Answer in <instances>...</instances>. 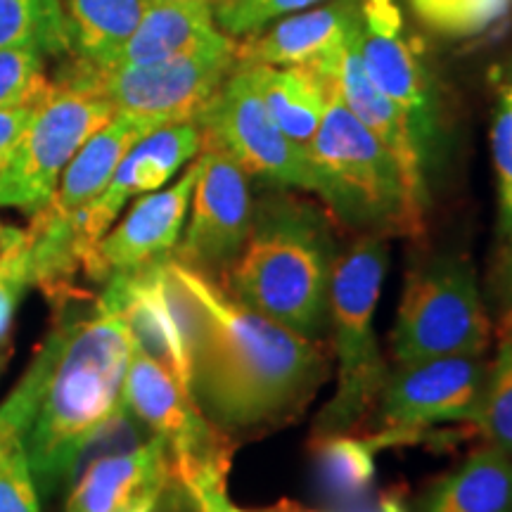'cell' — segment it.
<instances>
[{
	"label": "cell",
	"mask_w": 512,
	"mask_h": 512,
	"mask_svg": "<svg viewBox=\"0 0 512 512\" xmlns=\"http://www.w3.org/2000/svg\"><path fill=\"white\" fill-rule=\"evenodd\" d=\"M192 330V399L230 439L302 415L330 375V354L261 316L223 283L169 256Z\"/></svg>",
	"instance_id": "obj_1"
},
{
	"label": "cell",
	"mask_w": 512,
	"mask_h": 512,
	"mask_svg": "<svg viewBox=\"0 0 512 512\" xmlns=\"http://www.w3.org/2000/svg\"><path fill=\"white\" fill-rule=\"evenodd\" d=\"M86 302V299H83ZM62 311L48 335L50 368L24 448L34 479L50 494L74 475L88 444L124 415V384L133 354L126 318L105 299Z\"/></svg>",
	"instance_id": "obj_2"
},
{
	"label": "cell",
	"mask_w": 512,
	"mask_h": 512,
	"mask_svg": "<svg viewBox=\"0 0 512 512\" xmlns=\"http://www.w3.org/2000/svg\"><path fill=\"white\" fill-rule=\"evenodd\" d=\"M335 235L316 209L275 192L254 207L245 249L221 280L261 316L320 342L330 323Z\"/></svg>",
	"instance_id": "obj_3"
},
{
	"label": "cell",
	"mask_w": 512,
	"mask_h": 512,
	"mask_svg": "<svg viewBox=\"0 0 512 512\" xmlns=\"http://www.w3.org/2000/svg\"><path fill=\"white\" fill-rule=\"evenodd\" d=\"M316 195L344 226L361 235H420L425 214L415 207L392 152L358 121L337 91L306 147Z\"/></svg>",
	"instance_id": "obj_4"
},
{
	"label": "cell",
	"mask_w": 512,
	"mask_h": 512,
	"mask_svg": "<svg viewBox=\"0 0 512 512\" xmlns=\"http://www.w3.org/2000/svg\"><path fill=\"white\" fill-rule=\"evenodd\" d=\"M389 245L382 235H358L339 252L330 285V330L335 351L337 387L318 413L313 437L354 432L373 411L389 370L375 332V313Z\"/></svg>",
	"instance_id": "obj_5"
},
{
	"label": "cell",
	"mask_w": 512,
	"mask_h": 512,
	"mask_svg": "<svg viewBox=\"0 0 512 512\" xmlns=\"http://www.w3.org/2000/svg\"><path fill=\"white\" fill-rule=\"evenodd\" d=\"M124 411L164 441L171 482L195 512H219L228 503L233 439L211 422L181 382L133 347L124 384Z\"/></svg>",
	"instance_id": "obj_6"
},
{
	"label": "cell",
	"mask_w": 512,
	"mask_h": 512,
	"mask_svg": "<svg viewBox=\"0 0 512 512\" xmlns=\"http://www.w3.org/2000/svg\"><path fill=\"white\" fill-rule=\"evenodd\" d=\"M489 342L491 323L465 254H437L408 268L392 330L396 366L437 356H484Z\"/></svg>",
	"instance_id": "obj_7"
},
{
	"label": "cell",
	"mask_w": 512,
	"mask_h": 512,
	"mask_svg": "<svg viewBox=\"0 0 512 512\" xmlns=\"http://www.w3.org/2000/svg\"><path fill=\"white\" fill-rule=\"evenodd\" d=\"M235 46L238 43L226 36L219 43L171 60L112 69L93 67L74 57L55 83L102 95L121 114L150 119L159 126L181 124L195 121L233 72Z\"/></svg>",
	"instance_id": "obj_8"
},
{
	"label": "cell",
	"mask_w": 512,
	"mask_h": 512,
	"mask_svg": "<svg viewBox=\"0 0 512 512\" xmlns=\"http://www.w3.org/2000/svg\"><path fill=\"white\" fill-rule=\"evenodd\" d=\"M114 114L102 95L55 83L31 114L12 166L0 178V207L22 209L27 216L46 207L67 164Z\"/></svg>",
	"instance_id": "obj_9"
},
{
	"label": "cell",
	"mask_w": 512,
	"mask_h": 512,
	"mask_svg": "<svg viewBox=\"0 0 512 512\" xmlns=\"http://www.w3.org/2000/svg\"><path fill=\"white\" fill-rule=\"evenodd\" d=\"M486 370L484 356H437L389 370L377 399V448L418 439L437 422L477 425Z\"/></svg>",
	"instance_id": "obj_10"
},
{
	"label": "cell",
	"mask_w": 512,
	"mask_h": 512,
	"mask_svg": "<svg viewBox=\"0 0 512 512\" xmlns=\"http://www.w3.org/2000/svg\"><path fill=\"white\" fill-rule=\"evenodd\" d=\"M195 121L202 143L226 152L247 176L278 188L316 192L306 150L275 126L245 64H235Z\"/></svg>",
	"instance_id": "obj_11"
},
{
	"label": "cell",
	"mask_w": 512,
	"mask_h": 512,
	"mask_svg": "<svg viewBox=\"0 0 512 512\" xmlns=\"http://www.w3.org/2000/svg\"><path fill=\"white\" fill-rule=\"evenodd\" d=\"M247 178L226 152L202 143L190 223L171 254L176 261L219 283L226 278L252 230L254 200Z\"/></svg>",
	"instance_id": "obj_12"
},
{
	"label": "cell",
	"mask_w": 512,
	"mask_h": 512,
	"mask_svg": "<svg viewBox=\"0 0 512 512\" xmlns=\"http://www.w3.org/2000/svg\"><path fill=\"white\" fill-rule=\"evenodd\" d=\"M358 53L375 86L411 121L425 169H430L441 143L439 100L418 43L406 36L396 0H361Z\"/></svg>",
	"instance_id": "obj_13"
},
{
	"label": "cell",
	"mask_w": 512,
	"mask_h": 512,
	"mask_svg": "<svg viewBox=\"0 0 512 512\" xmlns=\"http://www.w3.org/2000/svg\"><path fill=\"white\" fill-rule=\"evenodd\" d=\"M100 299L121 311L133 347L169 370L192 394V330L181 287L169 271V259L133 273L112 275Z\"/></svg>",
	"instance_id": "obj_14"
},
{
	"label": "cell",
	"mask_w": 512,
	"mask_h": 512,
	"mask_svg": "<svg viewBox=\"0 0 512 512\" xmlns=\"http://www.w3.org/2000/svg\"><path fill=\"white\" fill-rule=\"evenodd\" d=\"M202 150V128L197 121H181L157 128L140 138L121 164L114 171L110 185L102 195L81 209L69 221L74 228L76 242L83 254V261L93 252L102 235L117 221L121 209L133 197H143L147 192L162 190L183 166H188Z\"/></svg>",
	"instance_id": "obj_15"
},
{
	"label": "cell",
	"mask_w": 512,
	"mask_h": 512,
	"mask_svg": "<svg viewBox=\"0 0 512 512\" xmlns=\"http://www.w3.org/2000/svg\"><path fill=\"white\" fill-rule=\"evenodd\" d=\"M195 183L197 157L169 188L138 197L124 221L107 230L83 261V275L105 285L112 275L133 273L169 259L183 235Z\"/></svg>",
	"instance_id": "obj_16"
},
{
	"label": "cell",
	"mask_w": 512,
	"mask_h": 512,
	"mask_svg": "<svg viewBox=\"0 0 512 512\" xmlns=\"http://www.w3.org/2000/svg\"><path fill=\"white\" fill-rule=\"evenodd\" d=\"M361 22V0H332L294 12L235 46V64L313 67L335 74L339 55Z\"/></svg>",
	"instance_id": "obj_17"
},
{
	"label": "cell",
	"mask_w": 512,
	"mask_h": 512,
	"mask_svg": "<svg viewBox=\"0 0 512 512\" xmlns=\"http://www.w3.org/2000/svg\"><path fill=\"white\" fill-rule=\"evenodd\" d=\"M171 482L164 441H150L86 467L64 512H155Z\"/></svg>",
	"instance_id": "obj_18"
},
{
	"label": "cell",
	"mask_w": 512,
	"mask_h": 512,
	"mask_svg": "<svg viewBox=\"0 0 512 512\" xmlns=\"http://www.w3.org/2000/svg\"><path fill=\"white\" fill-rule=\"evenodd\" d=\"M358 27H361V22H358ZM358 27L339 55L335 91L351 114L392 152L401 169L408 195H411L415 207L425 214L430 195H427V169L420 145L415 140L411 121L401 107L375 86L366 67H363L361 53H358Z\"/></svg>",
	"instance_id": "obj_19"
},
{
	"label": "cell",
	"mask_w": 512,
	"mask_h": 512,
	"mask_svg": "<svg viewBox=\"0 0 512 512\" xmlns=\"http://www.w3.org/2000/svg\"><path fill=\"white\" fill-rule=\"evenodd\" d=\"M157 128L162 126L150 119L121 112L114 114L98 133H93L83 143L72 162L67 164V169L62 171L53 197L31 219L48 223L72 221L81 209H86L110 185L114 171L126 157V152Z\"/></svg>",
	"instance_id": "obj_20"
},
{
	"label": "cell",
	"mask_w": 512,
	"mask_h": 512,
	"mask_svg": "<svg viewBox=\"0 0 512 512\" xmlns=\"http://www.w3.org/2000/svg\"><path fill=\"white\" fill-rule=\"evenodd\" d=\"M223 38H226V34L214 22V5H147L138 29L133 31V36L124 43L119 55L114 57L112 67L164 62L171 60V57L195 53V50L207 48L211 43H219Z\"/></svg>",
	"instance_id": "obj_21"
},
{
	"label": "cell",
	"mask_w": 512,
	"mask_h": 512,
	"mask_svg": "<svg viewBox=\"0 0 512 512\" xmlns=\"http://www.w3.org/2000/svg\"><path fill=\"white\" fill-rule=\"evenodd\" d=\"M245 67L252 74L256 91L275 126L294 145L306 150L335 93V74L325 76L313 67H268V64H245Z\"/></svg>",
	"instance_id": "obj_22"
},
{
	"label": "cell",
	"mask_w": 512,
	"mask_h": 512,
	"mask_svg": "<svg viewBox=\"0 0 512 512\" xmlns=\"http://www.w3.org/2000/svg\"><path fill=\"white\" fill-rule=\"evenodd\" d=\"M418 512H512V456L484 444L427 491Z\"/></svg>",
	"instance_id": "obj_23"
},
{
	"label": "cell",
	"mask_w": 512,
	"mask_h": 512,
	"mask_svg": "<svg viewBox=\"0 0 512 512\" xmlns=\"http://www.w3.org/2000/svg\"><path fill=\"white\" fill-rule=\"evenodd\" d=\"M147 0H67L69 43L76 60L112 67L114 57L138 29Z\"/></svg>",
	"instance_id": "obj_24"
},
{
	"label": "cell",
	"mask_w": 512,
	"mask_h": 512,
	"mask_svg": "<svg viewBox=\"0 0 512 512\" xmlns=\"http://www.w3.org/2000/svg\"><path fill=\"white\" fill-rule=\"evenodd\" d=\"M36 48L43 55L72 53L60 0H0V50Z\"/></svg>",
	"instance_id": "obj_25"
},
{
	"label": "cell",
	"mask_w": 512,
	"mask_h": 512,
	"mask_svg": "<svg viewBox=\"0 0 512 512\" xmlns=\"http://www.w3.org/2000/svg\"><path fill=\"white\" fill-rule=\"evenodd\" d=\"M477 430L486 444L512 456V311H505L494 363L486 370Z\"/></svg>",
	"instance_id": "obj_26"
},
{
	"label": "cell",
	"mask_w": 512,
	"mask_h": 512,
	"mask_svg": "<svg viewBox=\"0 0 512 512\" xmlns=\"http://www.w3.org/2000/svg\"><path fill=\"white\" fill-rule=\"evenodd\" d=\"M316 456L325 482L339 496H358L375 477V453L380 451L373 437H354V432L313 437Z\"/></svg>",
	"instance_id": "obj_27"
},
{
	"label": "cell",
	"mask_w": 512,
	"mask_h": 512,
	"mask_svg": "<svg viewBox=\"0 0 512 512\" xmlns=\"http://www.w3.org/2000/svg\"><path fill=\"white\" fill-rule=\"evenodd\" d=\"M413 15L434 34L475 38L510 15L512 0H408Z\"/></svg>",
	"instance_id": "obj_28"
},
{
	"label": "cell",
	"mask_w": 512,
	"mask_h": 512,
	"mask_svg": "<svg viewBox=\"0 0 512 512\" xmlns=\"http://www.w3.org/2000/svg\"><path fill=\"white\" fill-rule=\"evenodd\" d=\"M55 83L46 74V55L36 48L0 50V110L38 107Z\"/></svg>",
	"instance_id": "obj_29"
},
{
	"label": "cell",
	"mask_w": 512,
	"mask_h": 512,
	"mask_svg": "<svg viewBox=\"0 0 512 512\" xmlns=\"http://www.w3.org/2000/svg\"><path fill=\"white\" fill-rule=\"evenodd\" d=\"M491 159L498 188V245H512V79L503 81L491 117Z\"/></svg>",
	"instance_id": "obj_30"
},
{
	"label": "cell",
	"mask_w": 512,
	"mask_h": 512,
	"mask_svg": "<svg viewBox=\"0 0 512 512\" xmlns=\"http://www.w3.org/2000/svg\"><path fill=\"white\" fill-rule=\"evenodd\" d=\"M50 368V342L41 344V349L36 351L34 361L27 368V373L22 375V380L12 394L5 399L0 406V453L8 448L12 441L24 439L29 432L31 420H34L38 401H41L43 384H46V375Z\"/></svg>",
	"instance_id": "obj_31"
},
{
	"label": "cell",
	"mask_w": 512,
	"mask_h": 512,
	"mask_svg": "<svg viewBox=\"0 0 512 512\" xmlns=\"http://www.w3.org/2000/svg\"><path fill=\"white\" fill-rule=\"evenodd\" d=\"M325 0H219L214 22L230 38H245L294 12H302Z\"/></svg>",
	"instance_id": "obj_32"
},
{
	"label": "cell",
	"mask_w": 512,
	"mask_h": 512,
	"mask_svg": "<svg viewBox=\"0 0 512 512\" xmlns=\"http://www.w3.org/2000/svg\"><path fill=\"white\" fill-rule=\"evenodd\" d=\"M0 512H41L24 439L0 453Z\"/></svg>",
	"instance_id": "obj_33"
},
{
	"label": "cell",
	"mask_w": 512,
	"mask_h": 512,
	"mask_svg": "<svg viewBox=\"0 0 512 512\" xmlns=\"http://www.w3.org/2000/svg\"><path fill=\"white\" fill-rule=\"evenodd\" d=\"M31 287V264H29V230L17 247L0 259V337L10 332L12 316L19 299Z\"/></svg>",
	"instance_id": "obj_34"
},
{
	"label": "cell",
	"mask_w": 512,
	"mask_h": 512,
	"mask_svg": "<svg viewBox=\"0 0 512 512\" xmlns=\"http://www.w3.org/2000/svg\"><path fill=\"white\" fill-rule=\"evenodd\" d=\"M36 107H12V110H0V178L8 174L15 159L19 143L31 121Z\"/></svg>",
	"instance_id": "obj_35"
},
{
	"label": "cell",
	"mask_w": 512,
	"mask_h": 512,
	"mask_svg": "<svg viewBox=\"0 0 512 512\" xmlns=\"http://www.w3.org/2000/svg\"><path fill=\"white\" fill-rule=\"evenodd\" d=\"M496 294L503 309L512 311V245L501 249V264L496 271Z\"/></svg>",
	"instance_id": "obj_36"
},
{
	"label": "cell",
	"mask_w": 512,
	"mask_h": 512,
	"mask_svg": "<svg viewBox=\"0 0 512 512\" xmlns=\"http://www.w3.org/2000/svg\"><path fill=\"white\" fill-rule=\"evenodd\" d=\"M24 235H27V228H17V226H10V223L0 221V259H3L12 247H17L19 242L24 240Z\"/></svg>",
	"instance_id": "obj_37"
},
{
	"label": "cell",
	"mask_w": 512,
	"mask_h": 512,
	"mask_svg": "<svg viewBox=\"0 0 512 512\" xmlns=\"http://www.w3.org/2000/svg\"><path fill=\"white\" fill-rule=\"evenodd\" d=\"M10 354H12V342H10V337H8V335L0 337V370L5 368V363H8Z\"/></svg>",
	"instance_id": "obj_38"
},
{
	"label": "cell",
	"mask_w": 512,
	"mask_h": 512,
	"mask_svg": "<svg viewBox=\"0 0 512 512\" xmlns=\"http://www.w3.org/2000/svg\"><path fill=\"white\" fill-rule=\"evenodd\" d=\"M150 5H162V3H209V5H216L219 0H147Z\"/></svg>",
	"instance_id": "obj_39"
},
{
	"label": "cell",
	"mask_w": 512,
	"mask_h": 512,
	"mask_svg": "<svg viewBox=\"0 0 512 512\" xmlns=\"http://www.w3.org/2000/svg\"><path fill=\"white\" fill-rule=\"evenodd\" d=\"M384 512H406L401 508L399 503H394V501H389V503H384Z\"/></svg>",
	"instance_id": "obj_40"
},
{
	"label": "cell",
	"mask_w": 512,
	"mask_h": 512,
	"mask_svg": "<svg viewBox=\"0 0 512 512\" xmlns=\"http://www.w3.org/2000/svg\"><path fill=\"white\" fill-rule=\"evenodd\" d=\"M283 510L285 512H316V510H304V508H299V505H292V503H285Z\"/></svg>",
	"instance_id": "obj_41"
},
{
	"label": "cell",
	"mask_w": 512,
	"mask_h": 512,
	"mask_svg": "<svg viewBox=\"0 0 512 512\" xmlns=\"http://www.w3.org/2000/svg\"><path fill=\"white\" fill-rule=\"evenodd\" d=\"M219 512H247V510H242V508H238V505H233V503L228 501Z\"/></svg>",
	"instance_id": "obj_42"
}]
</instances>
